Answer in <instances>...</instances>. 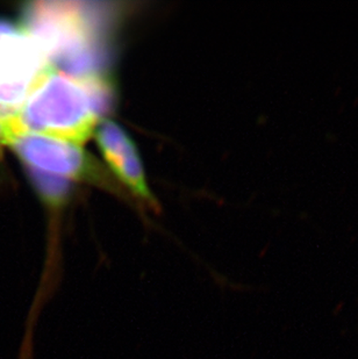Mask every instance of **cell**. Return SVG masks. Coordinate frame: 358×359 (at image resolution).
I'll return each mask as SVG.
<instances>
[{"instance_id":"obj_3","label":"cell","mask_w":358,"mask_h":359,"mask_svg":"<svg viewBox=\"0 0 358 359\" xmlns=\"http://www.w3.org/2000/svg\"><path fill=\"white\" fill-rule=\"evenodd\" d=\"M11 146L28 170L67 180L95 176L93 162L74 143L26 133L18 136Z\"/></svg>"},{"instance_id":"obj_2","label":"cell","mask_w":358,"mask_h":359,"mask_svg":"<svg viewBox=\"0 0 358 359\" xmlns=\"http://www.w3.org/2000/svg\"><path fill=\"white\" fill-rule=\"evenodd\" d=\"M100 12L83 3L28 4L21 29L37 42L51 69L77 79L95 77L102 76L105 62Z\"/></svg>"},{"instance_id":"obj_5","label":"cell","mask_w":358,"mask_h":359,"mask_svg":"<svg viewBox=\"0 0 358 359\" xmlns=\"http://www.w3.org/2000/svg\"><path fill=\"white\" fill-rule=\"evenodd\" d=\"M32 180L35 187L39 189L41 194L47 198L49 201H58L65 197L68 191L69 182L58 177L48 176L44 173L37 172L34 170H29Z\"/></svg>"},{"instance_id":"obj_6","label":"cell","mask_w":358,"mask_h":359,"mask_svg":"<svg viewBox=\"0 0 358 359\" xmlns=\"http://www.w3.org/2000/svg\"><path fill=\"white\" fill-rule=\"evenodd\" d=\"M10 119H3L0 118V149L4 146H11L13 141V133L11 128Z\"/></svg>"},{"instance_id":"obj_4","label":"cell","mask_w":358,"mask_h":359,"mask_svg":"<svg viewBox=\"0 0 358 359\" xmlns=\"http://www.w3.org/2000/svg\"><path fill=\"white\" fill-rule=\"evenodd\" d=\"M97 142L108 165L122 183L136 196L152 199L139 153L125 130L115 122H102L97 128Z\"/></svg>"},{"instance_id":"obj_1","label":"cell","mask_w":358,"mask_h":359,"mask_svg":"<svg viewBox=\"0 0 358 359\" xmlns=\"http://www.w3.org/2000/svg\"><path fill=\"white\" fill-rule=\"evenodd\" d=\"M112 97L102 76L77 79L49 68L11 120L14 137L33 133L81 144L111 107Z\"/></svg>"}]
</instances>
